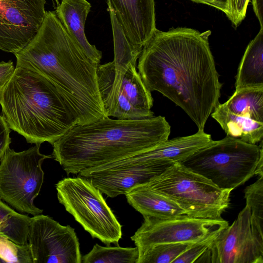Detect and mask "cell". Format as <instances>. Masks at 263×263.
Listing matches in <instances>:
<instances>
[{"mask_svg":"<svg viewBox=\"0 0 263 263\" xmlns=\"http://www.w3.org/2000/svg\"><path fill=\"white\" fill-rule=\"evenodd\" d=\"M211 34L185 27L156 28L138 63L147 89L181 107L202 130L219 103L222 87L209 46Z\"/></svg>","mask_w":263,"mask_h":263,"instance_id":"6da1fadb","label":"cell"},{"mask_svg":"<svg viewBox=\"0 0 263 263\" xmlns=\"http://www.w3.org/2000/svg\"><path fill=\"white\" fill-rule=\"evenodd\" d=\"M16 66L48 80L67 102L77 124L107 117L98 84V65L70 37L55 11L45 16L33 39L14 54Z\"/></svg>","mask_w":263,"mask_h":263,"instance_id":"7a4b0ae2","label":"cell"},{"mask_svg":"<svg viewBox=\"0 0 263 263\" xmlns=\"http://www.w3.org/2000/svg\"><path fill=\"white\" fill-rule=\"evenodd\" d=\"M165 117L113 119L106 117L77 124L52 144V157L67 175L108 164L148 150L167 140Z\"/></svg>","mask_w":263,"mask_h":263,"instance_id":"3957f363","label":"cell"},{"mask_svg":"<svg viewBox=\"0 0 263 263\" xmlns=\"http://www.w3.org/2000/svg\"><path fill=\"white\" fill-rule=\"evenodd\" d=\"M2 116L28 143H53L77 122L56 87L43 76L16 66L0 92Z\"/></svg>","mask_w":263,"mask_h":263,"instance_id":"277c9868","label":"cell"},{"mask_svg":"<svg viewBox=\"0 0 263 263\" xmlns=\"http://www.w3.org/2000/svg\"><path fill=\"white\" fill-rule=\"evenodd\" d=\"M180 163L219 187L232 191L254 175L263 176L262 141L258 146L227 136Z\"/></svg>","mask_w":263,"mask_h":263,"instance_id":"5b68a950","label":"cell"},{"mask_svg":"<svg viewBox=\"0 0 263 263\" xmlns=\"http://www.w3.org/2000/svg\"><path fill=\"white\" fill-rule=\"evenodd\" d=\"M191 217L221 219L230 204L232 190L219 187L212 181L176 162L147 183Z\"/></svg>","mask_w":263,"mask_h":263,"instance_id":"8992f818","label":"cell"},{"mask_svg":"<svg viewBox=\"0 0 263 263\" xmlns=\"http://www.w3.org/2000/svg\"><path fill=\"white\" fill-rule=\"evenodd\" d=\"M136 63L112 61L98 65V88L107 117L136 119L154 116L151 92L137 71Z\"/></svg>","mask_w":263,"mask_h":263,"instance_id":"52a82bcc","label":"cell"},{"mask_svg":"<svg viewBox=\"0 0 263 263\" xmlns=\"http://www.w3.org/2000/svg\"><path fill=\"white\" fill-rule=\"evenodd\" d=\"M55 187L59 202L92 237L107 245H118L122 226L90 181L80 176L65 178Z\"/></svg>","mask_w":263,"mask_h":263,"instance_id":"ba28073f","label":"cell"},{"mask_svg":"<svg viewBox=\"0 0 263 263\" xmlns=\"http://www.w3.org/2000/svg\"><path fill=\"white\" fill-rule=\"evenodd\" d=\"M40 145L20 152L8 147L0 160V199L17 211L33 216L43 213L34 204L44 181L42 164L53 158L42 154Z\"/></svg>","mask_w":263,"mask_h":263,"instance_id":"9c48e42d","label":"cell"},{"mask_svg":"<svg viewBox=\"0 0 263 263\" xmlns=\"http://www.w3.org/2000/svg\"><path fill=\"white\" fill-rule=\"evenodd\" d=\"M196 262L263 263V236L253 230L247 205Z\"/></svg>","mask_w":263,"mask_h":263,"instance_id":"30bf717a","label":"cell"},{"mask_svg":"<svg viewBox=\"0 0 263 263\" xmlns=\"http://www.w3.org/2000/svg\"><path fill=\"white\" fill-rule=\"evenodd\" d=\"M143 218L142 225L130 238L138 249L139 256L156 245L194 243L212 231L229 226L223 218L204 219L187 215L165 219L147 216Z\"/></svg>","mask_w":263,"mask_h":263,"instance_id":"8fae6325","label":"cell"},{"mask_svg":"<svg viewBox=\"0 0 263 263\" xmlns=\"http://www.w3.org/2000/svg\"><path fill=\"white\" fill-rule=\"evenodd\" d=\"M28 242L34 263H81L74 229L42 214L31 217Z\"/></svg>","mask_w":263,"mask_h":263,"instance_id":"7c38bea8","label":"cell"},{"mask_svg":"<svg viewBox=\"0 0 263 263\" xmlns=\"http://www.w3.org/2000/svg\"><path fill=\"white\" fill-rule=\"evenodd\" d=\"M46 0H0V50L17 53L33 39L45 16Z\"/></svg>","mask_w":263,"mask_h":263,"instance_id":"4fadbf2b","label":"cell"},{"mask_svg":"<svg viewBox=\"0 0 263 263\" xmlns=\"http://www.w3.org/2000/svg\"><path fill=\"white\" fill-rule=\"evenodd\" d=\"M128 40L136 49L143 47L156 29L154 0H107Z\"/></svg>","mask_w":263,"mask_h":263,"instance_id":"5bb4252c","label":"cell"},{"mask_svg":"<svg viewBox=\"0 0 263 263\" xmlns=\"http://www.w3.org/2000/svg\"><path fill=\"white\" fill-rule=\"evenodd\" d=\"M91 7L87 0H61L54 11L70 37L87 57L100 64L102 52L89 43L85 33V22Z\"/></svg>","mask_w":263,"mask_h":263,"instance_id":"9a60e30c","label":"cell"},{"mask_svg":"<svg viewBox=\"0 0 263 263\" xmlns=\"http://www.w3.org/2000/svg\"><path fill=\"white\" fill-rule=\"evenodd\" d=\"M125 195L129 204L143 217L165 219L187 215L175 202L147 183L137 185Z\"/></svg>","mask_w":263,"mask_h":263,"instance_id":"2e32d148","label":"cell"},{"mask_svg":"<svg viewBox=\"0 0 263 263\" xmlns=\"http://www.w3.org/2000/svg\"><path fill=\"white\" fill-rule=\"evenodd\" d=\"M211 116L228 136L253 144L262 141L263 122L234 114L228 109L224 103H219Z\"/></svg>","mask_w":263,"mask_h":263,"instance_id":"e0dca14e","label":"cell"},{"mask_svg":"<svg viewBox=\"0 0 263 263\" xmlns=\"http://www.w3.org/2000/svg\"><path fill=\"white\" fill-rule=\"evenodd\" d=\"M263 88V28L248 44L236 76L235 90Z\"/></svg>","mask_w":263,"mask_h":263,"instance_id":"ac0fdd59","label":"cell"},{"mask_svg":"<svg viewBox=\"0 0 263 263\" xmlns=\"http://www.w3.org/2000/svg\"><path fill=\"white\" fill-rule=\"evenodd\" d=\"M224 104L234 114L263 122V88L235 90Z\"/></svg>","mask_w":263,"mask_h":263,"instance_id":"d6986e66","label":"cell"},{"mask_svg":"<svg viewBox=\"0 0 263 263\" xmlns=\"http://www.w3.org/2000/svg\"><path fill=\"white\" fill-rule=\"evenodd\" d=\"M31 217L17 212L0 199V235L27 245Z\"/></svg>","mask_w":263,"mask_h":263,"instance_id":"ffe728a7","label":"cell"},{"mask_svg":"<svg viewBox=\"0 0 263 263\" xmlns=\"http://www.w3.org/2000/svg\"><path fill=\"white\" fill-rule=\"evenodd\" d=\"M138 248L103 247L96 243L87 254L82 256L83 263H137Z\"/></svg>","mask_w":263,"mask_h":263,"instance_id":"44dd1931","label":"cell"},{"mask_svg":"<svg viewBox=\"0 0 263 263\" xmlns=\"http://www.w3.org/2000/svg\"><path fill=\"white\" fill-rule=\"evenodd\" d=\"M246 203L250 211L253 230L263 236V176L244 190Z\"/></svg>","mask_w":263,"mask_h":263,"instance_id":"7402d4cb","label":"cell"},{"mask_svg":"<svg viewBox=\"0 0 263 263\" xmlns=\"http://www.w3.org/2000/svg\"><path fill=\"white\" fill-rule=\"evenodd\" d=\"M192 243H168L156 245L148 248L140 256L137 263H173Z\"/></svg>","mask_w":263,"mask_h":263,"instance_id":"603a6c76","label":"cell"},{"mask_svg":"<svg viewBox=\"0 0 263 263\" xmlns=\"http://www.w3.org/2000/svg\"><path fill=\"white\" fill-rule=\"evenodd\" d=\"M0 263H34L29 245H19L0 235Z\"/></svg>","mask_w":263,"mask_h":263,"instance_id":"cb8c5ba5","label":"cell"},{"mask_svg":"<svg viewBox=\"0 0 263 263\" xmlns=\"http://www.w3.org/2000/svg\"><path fill=\"white\" fill-rule=\"evenodd\" d=\"M226 227H220L212 231L203 238L193 243L175 259L173 263H193L209 249L214 240Z\"/></svg>","mask_w":263,"mask_h":263,"instance_id":"d4e9b609","label":"cell"},{"mask_svg":"<svg viewBox=\"0 0 263 263\" xmlns=\"http://www.w3.org/2000/svg\"><path fill=\"white\" fill-rule=\"evenodd\" d=\"M250 0H227L228 18L234 27H238L246 16L247 7Z\"/></svg>","mask_w":263,"mask_h":263,"instance_id":"484cf974","label":"cell"},{"mask_svg":"<svg viewBox=\"0 0 263 263\" xmlns=\"http://www.w3.org/2000/svg\"><path fill=\"white\" fill-rule=\"evenodd\" d=\"M10 132L5 119L0 115V160L11 142Z\"/></svg>","mask_w":263,"mask_h":263,"instance_id":"4316f807","label":"cell"},{"mask_svg":"<svg viewBox=\"0 0 263 263\" xmlns=\"http://www.w3.org/2000/svg\"><path fill=\"white\" fill-rule=\"evenodd\" d=\"M15 69L11 60L0 62V92L10 80Z\"/></svg>","mask_w":263,"mask_h":263,"instance_id":"83f0119b","label":"cell"},{"mask_svg":"<svg viewBox=\"0 0 263 263\" xmlns=\"http://www.w3.org/2000/svg\"><path fill=\"white\" fill-rule=\"evenodd\" d=\"M196 3L208 5L228 14L227 0H190Z\"/></svg>","mask_w":263,"mask_h":263,"instance_id":"f1b7e54d","label":"cell"},{"mask_svg":"<svg viewBox=\"0 0 263 263\" xmlns=\"http://www.w3.org/2000/svg\"><path fill=\"white\" fill-rule=\"evenodd\" d=\"M253 10L257 17L260 28H263V0H251Z\"/></svg>","mask_w":263,"mask_h":263,"instance_id":"f546056e","label":"cell"},{"mask_svg":"<svg viewBox=\"0 0 263 263\" xmlns=\"http://www.w3.org/2000/svg\"><path fill=\"white\" fill-rule=\"evenodd\" d=\"M55 1L57 5H58L59 3V2L58 0H52Z\"/></svg>","mask_w":263,"mask_h":263,"instance_id":"4dcf8cb0","label":"cell"}]
</instances>
